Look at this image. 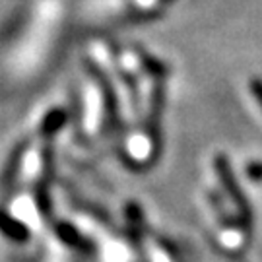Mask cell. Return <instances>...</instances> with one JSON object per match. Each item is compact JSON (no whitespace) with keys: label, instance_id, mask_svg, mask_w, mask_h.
Returning a JSON list of instances; mask_svg holds the SVG:
<instances>
[{"label":"cell","instance_id":"obj_8","mask_svg":"<svg viewBox=\"0 0 262 262\" xmlns=\"http://www.w3.org/2000/svg\"><path fill=\"white\" fill-rule=\"evenodd\" d=\"M247 175L254 181H262V161H256V163H251L249 169H247Z\"/></svg>","mask_w":262,"mask_h":262},{"label":"cell","instance_id":"obj_1","mask_svg":"<svg viewBox=\"0 0 262 262\" xmlns=\"http://www.w3.org/2000/svg\"><path fill=\"white\" fill-rule=\"evenodd\" d=\"M214 165H215V173H217V177H220L222 187H224V190L229 194L231 202H233L235 208H237V212H239V220H241V224H243L245 231H249V229L253 227V208H251L249 200L245 196L243 188L239 187V183L235 181L233 169H231L229 159L220 154V156L215 158Z\"/></svg>","mask_w":262,"mask_h":262},{"label":"cell","instance_id":"obj_7","mask_svg":"<svg viewBox=\"0 0 262 262\" xmlns=\"http://www.w3.org/2000/svg\"><path fill=\"white\" fill-rule=\"evenodd\" d=\"M249 88H251V94H253V97L258 101V105L262 107V80H260V78H253V80L249 82Z\"/></svg>","mask_w":262,"mask_h":262},{"label":"cell","instance_id":"obj_5","mask_svg":"<svg viewBox=\"0 0 262 262\" xmlns=\"http://www.w3.org/2000/svg\"><path fill=\"white\" fill-rule=\"evenodd\" d=\"M68 121V115L64 109H53L45 115V119L41 122V134L43 136H53L60 130Z\"/></svg>","mask_w":262,"mask_h":262},{"label":"cell","instance_id":"obj_6","mask_svg":"<svg viewBox=\"0 0 262 262\" xmlns=\"http://www.w3.org/2000/svg\"><path fill=\"white\" fill-rule=\"evenodd\" d=\"M26 150H28V142L18 146V148L14 150L12 158H10L8 163H6V181H12L14 175L18 173V167H19V163H21V159H24V156H26Z\"/></svg>","mask_w":262,"mask_h":262},{"label":"cell","instance_id":"obj_2","mask_svg":"<svg viewBox=\"0 0 262 262\" xmlns=\"http://www.w3.org/2000/svg\"><path fill=\"white\" fill-rule=\"evenodd\" d=\"M88 66H90V70H92V76H94L95 80L99 82V85L103 88V95H105V109H107V117H109V122L111 124H115L117 128H119V107H117V95H115V92L111 90V84L107 82V78L103 76V72L101 70H97L92 62H88Z\"/></svg>","mask_w":262,"mask_h":262},{"label":"cell","instance_id":"obj_3","mask_svg":"<svg viewBox=\"0 0 262 262\" xmlns=\"http://www.w3.org/2000/svg\"><path fill=\"white\" fill-rule=\"evenodd\" d=\"M0 233L8 237L14 243H26L29 239V229L24 222L16 220L14 215L6 214L0 210Z\"/></svg>","mask_w":262,"mask_h":262},{"label":"cell","instance_id":"obj_4","mask_svg":"<svg viewBox=\"0 0 262 262\" xmlns=\"http://www.w3.org/2000/svg\"><path fill=\"white\" fill-rule=\"evenodd\" d=\"M55 231H56V235H58V239H60L66 247H72V249H78V251H92V249H94L92 243H90L84 235L76 229L74 225L56 224Z\"/></svg>","mask_w":262,"mask_h":262}]
</instances>
